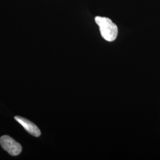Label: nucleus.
<instances>
[{
  "label": "nucleus",
  "mask_w": 160,
  "mask_h": 160,
  "mask_svg": "<svg viewBox=\"0 0 160 160\" xmlns=\"http://www.w3.org/2000/svg\"><path fill=\"white\" fill-rule=\"evenodd\" d=\"M0 143L2 148L13 156L20 154L22 151V145L8 135H4L1 137Z\"/></svg>",
  "instance_id": "f03ea898"
},
{
  "label": "nucleus",
  "mask_w": 160,
  "mask_h": 160,
  "mask_svg": "<svg viewBox=\"0 0 160 160\" xmlns=\"http://www.w3.org/2000/svg\"><path fill=\"white\" fill-rule=\"evenodd\" d=\"M95 22L99 27L100 33L104 39L108 42L116 40L118 34V28L110 18L97 16L95 17Z\"/></svg>",
  "instance_id": "f257e3e1"
},
{
  "label": "nucleus",
  "mask_w": 160,
  "mask_h": 160,
  "mask_svg": "<svg viewBox=\"0 0 160 160\" xmlns=\"http://www.w3.org/2000/svg\"><path fill=\"white\" fill-rule=\"evenodd\" d=\"M14 118L15 120H17L20 125H22L26 129V131L28 132L30 134L36 137H38L40 136L41 134L40 129L33 122L28 120L27 119L18 116H16Z\"/></svg>",
  "instance_id": "7ed1b4c3"
}]
</instances>
